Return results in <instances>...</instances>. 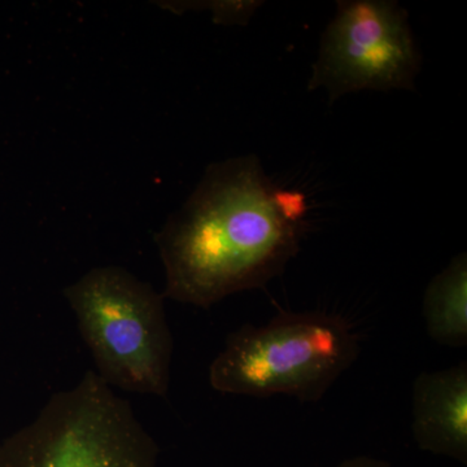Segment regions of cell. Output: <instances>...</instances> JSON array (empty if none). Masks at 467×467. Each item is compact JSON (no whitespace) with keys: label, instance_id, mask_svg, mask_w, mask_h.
Segmentation results:
<instances>
[{"label":"cell","instance_id":"3","mask_svg":"<svg viewBox=\"0 0 467 467\" xmlns=\"http://www.w3.org/2000/svg\"><path fill=\"white\" fill-rule=\"evenodd\" d=\"M64 297L104 382L167 398L173 337L162 295L122 267L100 266L64 288Z\"/></svg>","mask_w":467,"mask_h":467},{"label":"cell","instance_id":"1","mask_svg":"<svg viewBox=\"0 0 467 467\" xmlns=\"http://www.w3.org/2000/svg\"><path fill=\"white\" fill-rule=\"evenodd\" d=\"M308 202L282 189L254 155L209 165L186 202L155 235L162 296L208 309L265 287L300 251Z\"/></svg>","mask_w":467,"mask_h":467},{"label":"cell","instance_id":"5","mask_svg":"<svg viewBox=\"0 0 467 467\" xmlns=\"http://www.w3.org/2000/svg\"><path fill=\"white\" fill-rule=\"evenodd\" d=\"M420 63L408 12L398 3L340 0L308 88H325L330 101L362 90H414Z\"/></svg>","mask_w":467,"mask_h":467},{"label":"cell","instance_id":"6","mask_svg":"<svg viewBox=\"0 0 467 467\" xmlns=\"http://www.w3.org/2000/svg\"><path fill=\"white\" fill-rule=\"evenodd\" d=\"M414 441L420 451L467 465V364L423 371L413 384Z\"/></svg>","mask_w":467,"mask_h":467},{"label":"cell","instance_id":"2","mask_svg":"<svg viewBox=\"0 0 467 467\" xmlns=\"http://www.w3.org/2000/svg\"><path fill=\"white\" fill-rule=\"evenodd\" d=\"M359 353L348 322L322 312H282L242 326L209 367L212 389L230 395L291 396L317 402Z\"/></svg>","mask_w":467,"mask_h":467},{"label":"cell","instance_id":"7","mask_svg":"<svg viewBox=\"0 0 467 467\" xmlns=\"http://www.w3.org/2000/svg\"><path fill=\"white\" fill-rule=\"evenodd\" d=\"M426 330L434 342L451 348L467 344V257L460 254L434 276L423 297Z\"/></svg>","mask_w":467,"mask_h":467},{"label":"cell","instance_id":"8","mask_svg":"<svg viewBox=\"0 0 467 467\" xmlns=\"http://www.w3.org/2000/svg\"><path fill=\"white\" fill-rule=\"evenodd\" d=\"M337 467H391V465L386 461L371 459L368 456H358L343 461Z\"/></svg>","mask_w":467,"mask_h":467},{"label":"cell","instance_id":"4","mask_svg":"<svg viewBox=\"0 0 467 467\" xmlns=\"http://www.w3.org/2000/svg\"><path fill=\"white\" fill-rule=\"evenodd\" d=\"M159 453L131 405L90 370L0 442V467H159Z\"/></svg>","mask_w":467,"mask_h":467}]
</instances>
